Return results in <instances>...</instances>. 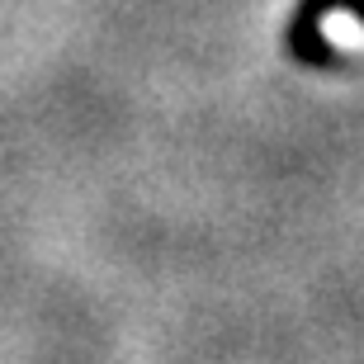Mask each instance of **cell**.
Returning <instances> with one entry per match:
<instances>
[{
    "instance_id": "obj_1",
    "label": "cell",
    "mask_w": 364,
    "mask_h": 364,
    "mask_svg": "<svg viewBox=\"0 0 364 364\" xmlns=\"http://www.w3.org/2000/svg\"><path fill=\"white\" fill-rule=\"evenodd\" d=\"M326 10H360V19H364V0H303V10L294 19V57L298 62H331L326 43L317 38V24H322Z\"/></svg>"
}]
</instances>
